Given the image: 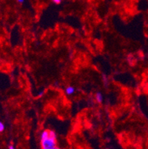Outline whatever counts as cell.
Masks as SVG:
<instances>
[{
  "instance_id": "cell-2",
  "label": "cell",
  "mask_w": 148,
  "mask_h": 149,
  "mask_svg": "<svg viewBox=\"0 0 148 149\" xmlns=\"http://www.w3.org/2000/svg\"><path fill=\"white\" fill-rule=\"evenodd\" d=\"M65 94L67 96H71L73 95L76 92V88L73 86H71V85H69L67 87H66L65 90Z\"/></svg>"
},
{
  "instance_id": "cell-8",
  "label": "cell",
  "mask_w": 148,
  "mask_h": 149,
  "mask_svg": "<svg viewBox=\"0 0 148 149\" xmlns=\"http://www.w3.org/2000/svg\"><path fill=\"white\" fill-rule=\"evenodd\" d=\"M54 149H60V148H58V147H56V148H54Z\"/></svg>"
},
{
  "instance_id": "cell-5",
  "label": "cell",
  "mask_w": 148,
  "mask_h": 149,
  "mask_svg": "<svg viewBox=\"0 0 148 149\" xmlns=\"http://www.w3.org/2000/svg\"><path fill=\"white\" fill-rule=\"evenodd\" d=\"M52 1L54 4H56V5H60L62 2V0H52Z\"/></svg>"
},
{
  "instance_id": "cell-7",
  "label": "cell",
  "mask_w": 148,
  "mask_h": 149,
  "mask_svg": "<svg viewBox=\"0 0 148 149\" xmlns=\"http://www.w3.org/2000/svg\"><path fill=\"white\" fill-rule=\"evenodd\" d=\"M16 1H17V2H18L19 3H20V4H22L23 2H24V0H16Z\"/></svg>"
},
{
  "instance_id": "cell-3",
  "label": "cell",
  "mask_w": 148,
  "mask_h": 149,
  "mask_svg": "<svg viewBox=\"0 0 148 149\" xmlns=\"http://www.w3.org/2000/svg\"><path fill=\"white\" fill-rule=\"evenodd\" d=\"M95 99H96V101L98 103H101L104 100V97H103V94L101 92H97L95 95Z\"/></svg>"
},
{
  "instance_id": "cell-4",
  "label": "cell",
  "mask_w": 148,
  "mask_h": 149,
  "mask_svg": "<svg viewBox=\"0 0 148 149\" xmlns=\"http://www.w3.org/2000/svg\"><path fill=\"white\" fill-rule=\"evenodd\" d=\"M4 130H5V125L3 124V123L0 121V133L4 131Z\"/></svg>"
},
{
  "instance_id": "cell-1",
  "label": "cell",
  "mask_w": 148,
  "mask_h": 149,
  "mask_svg": "<svg viewBox=\"0 0 148 149\" xmlns=\"http://www.w3.org/2000/svg\"><path fill=\"white\" fill-rule=\"evenodd\" d=\"M40 143L42 149H54L57 147V135L52 130L45 129L41 133Z\"/></svg>"
},
{
  "instance_id": "cell-6",
  "label": "cell",
  "mask_w": 148,
  "mask_h": 149,
  "mask_svg": "<svg viewBox=\"0 0 148 149\" xmlns=\"http://www.w3.org/2000/svg\"><path fill=\"white\" fill-rule=\"evenodd\" d=\"M8 149H16V148L13 146H12V145H10V146H9V147H8Z\"/></svg>"
}]
</instances>
